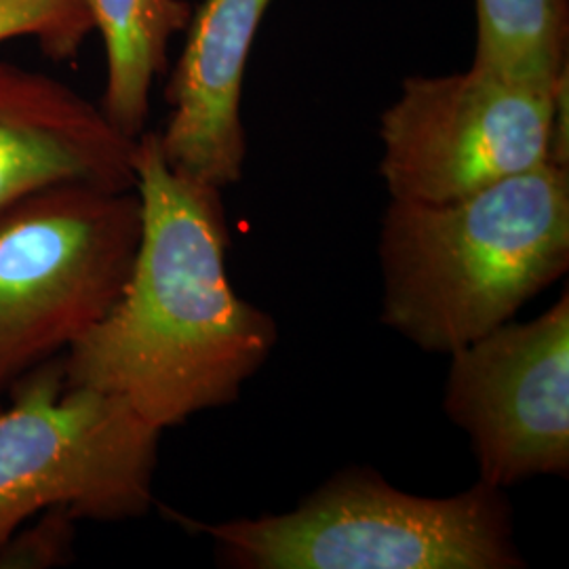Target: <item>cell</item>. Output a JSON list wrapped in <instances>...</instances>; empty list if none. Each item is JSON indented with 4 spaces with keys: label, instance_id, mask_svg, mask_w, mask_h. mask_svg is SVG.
Masks as SVG:
<instances>
[{
    "label": "cell",
    "instance_id": "cell-11",
    "mask_svg": "<svg viewBox=\"0 0 569 569\" xmlns=\"http://www.w3.org/2000/svg\"><path fill=\"white\" fill-rule=\"evenodd\" d=\"M472 66L555 87L568 72L569 0H475Z\"/></svg>",
    "mask_w": 569,
    "mask_h": 569
},
{
    "label": "cell",
    "instance_id": "cell-8",
    "mask_svg": "<svg viewBox=\"0 0 569 569\" xmlns=\"http://www.w3.org/2000/svg\"><path fill=\"white\" fill-rule=\"evenodd\" d=\"M270 2L203 0L167 84L171 114L159 133L167 163L220 190L243 178L244 68Z\"/></svg>",
    "mask_w": 569,
    "mask_h": 569
},
{
    "label": "cell",
    "instance_id": "cell-1",
    "mask_svg": "<svg viewBox=\"0 0 569 569\" xmlns=\"http://www.w3.org/2000/svg\"><path fill=\"white\" fill-rule=\"evenodd\" d=\"M133 169L142 237L131 274L61 366L68 387L117 395L164 430L234 403L279 327L230 283L222 190L167 163L159 133L138 138Z\"/></svg>",
    "mask_w": 569,
    "mask_h": 569
},
{
    "label": "cell",
    "instance_id": "cell-10",
    "mask_svg": "<svg viewBox=\"0 0 569 569\" xmlns=\"http://www.w3.org/2000/svg\"><path fill=\"white\" fill-rule=\"evenodd\" d=\"M106 47L102 110L119 131L140 138L152 82L167 66L173 34L192 18L186 0H82Z\"/></svg>",
    "mask_w": 569,
    "mask_h": 569
},
{
    "label": "cell",
    "instance_id": "cell-6",
    "mask_svg": "<svg viewBox=\"0 0 569 569\" xmlns=\"http://www.w3.org/2000/svg\"><path fill=\"white\" fill-rule=\"evenodd\" d=\"M557 87L477 66L406 79L380 119V176L390 199L446 203L550 163Z\"/></svg>",
    "mask_w": 569,
    "mask_h": 569
},
{
    "label": "cell",
    "instance_id": "cell-5",
    "mask_svg": "<svg viewBox=\"0 0 569 569\" xmlns=\"http://www.w3.org/2000/svg\"><path fill=\"white\" fill-rule=\"evenodd\" d=\"M28 373L0 411V549L41 510L74 521L146 515L163 430L117 395L68 387L61 361Z\"/></svg>",
    "mask_w": 569,
    "mask_h": 569
},
{
    "label": "cell",
    "instance_id": "cell-9",
    "mask_svg": "<svg viewBox=\"0 0 569 569\" xmlns=\"http://www.w3.org/2000/svg\"><path fill=\"white\" fill-rule=\"evenodd\" d=\"M136 142L70 87L0 60V216L66 183L133 190Z\"/></svg>",
    "mask_w": 569,
    "mask_h": 569
},
{
    "label": "cell",
    "instance_id": "cell-12",
    "mask_svg": "<svg viewBox=\"0 0 569 569\" xmlns=\"http://www.w3.org/2000/svg\"><path fill=\"white\" fill-rule=\"evenodd\" d=\"M93 32L82 0H0V42L37 39L53 58H70Z\"/></svg>",
    "mask_w": 569,
    "mask_h": 569
},
{
    "label": "cell",
    "instance_id": "cell-3",
    "mask_svg": "<svg viewBox=\"0 0 569 569\" xmlns=\"http://www.w3.org/2000/svg\"><path fill=\"white\" fill-rule=\"evenodd\" d=\"M209 536L226 568L521 569L505 489L477 481L448 498L416 496L369 468L333 475L293 510L203 523L169 512Z\"/></svg>",
    "mask_w": 569,
    "mask_h": 569
},
{
    "label": "cell",
    "instance_id": "cell-7",
    "mask_svg": "<svg viewBox=\"0 0 569 569\" xmlns=\"http://www.w3.org/2000/svg\"><path fill=\"white\" fill-rule=\"evenodd\" d=\"M443 409L468 435L479 481L507 489L569 472V293L528 323L453 350Z\"/></svg>",
    "mask_w": 569,
    "mask_h": 569
},
{
    "label": "cell",
    "instance_id": "cell-2",
    "mask_svg": "<svg viewBox=\"0 0 569 569\" xmlns=\"http://www.w3.org/2000/svg\"><path fill=\"white\" fill-rule=\"evenodd\" d=\"M378 256L382 323L451 355L568 272L569 167L538 164L446 203L390 199Z\"/></svg>",
    "mask_w": 569,
    "mask_h": 569
},
{
    "label": "cell",
    "instance_id": "cell-4",
    "mask_svg": "<svg viewBox=\"0 0 569 569\" xmlns=\"http://www.w3.org/2000/svg\"><path fill=\"white\" fill-rule=\"evenodd\" d=\"M140 237L136 188L66 183L0 216V392L102 319Z\"/></svg>",
    "mask_w": 569,
    "mask_h": 569
}]
</instances>
